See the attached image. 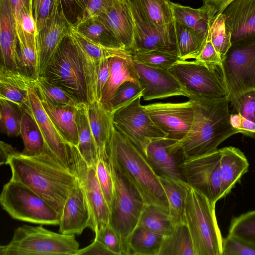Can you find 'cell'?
I'll return each mask as SVG.
<instances>
[{
  "label": "cell",
  "instance_id": "6da1fadb",
  "mask_svg": "<svg viewBox=\"0 0 255 255\" xmlns=\"http://www.w3.org/2000/svg\"><path fill=\"white\" fill-rule=\"evenodd\" d=\"M6 164L10 167L11 179L30 187L61 216L78 180L71 169L47 147L42 153L32 156L19 151L10 156Z\"/></svg>",
  "mask_w": 255,
  "mask_h": 255
},
{
  "label": "cell",
  "instance_id": "7a4b0ae2",
  "mask_svg": "<svg viewBox=\"0 0 255 255\" xmlns=\"http://www.w3.org/2000/svg\"><path fill=\"white\" fill-rule=\"evenodd\" d=\"M194 116L186 136L177 143L186 158L212 152L219 144L233 134L239 133L231 123L227 96L208 99L190 96Z\"/></svg>",
  "mask_w": 255,
  "mask_h": 255
},
{
  "label": "cell",
  "instance_id": "3957f363",
  "mask_svg": "<svg viewBox=\"0 0 255 255\" xmlns=\"http://www.w3.org/2000/svg\"><path fill=\"white\" fill-rule=\"evenodd\" d=\"M108 153L127 174L140 193L145 205L154 206L169 214L168 202L158 176L141 151L114 126Z\"/></svg>",
  "mask_w": 255,
  "mask_h": 255
},
{
  "label": "cell",
  "instance_id": "277c9868",
  "mask_svg": "<svg viewBox=\"0 0 255 255\" xmlns=\"http://www.w3.org/2000/svg\"><path fill=\"white\" fill-rule=\"evenodd\" d=\"M113 182L109 224L119 236L123 255H130L128 242L145 205L143 199L118 162L109 154Z\"/></svg>",
  "mask_w": 255,
  "mask_h": 255
},
{
  "label": "cell",
  "instance_id": "5b68a950",
  "mask_svg": "<svg viewBox=\"0 0 255 255\" xmlns=\"http://www.w3.org/2000/svg\"><path fill=\"white\" fill-rule=\"evenodd\" d=\"M215 205L188 184L184 219L194 255H222L223 238L217 221Z\"/></svg>",
  "mask_w": 255,
  "mask_h": 255
},
{
  "label": "cell",
  "instance_id": "8992f818",
  "mask_svg": "<svg viewBox=\"0 0 255 255\" xmlns=\"http://www.w3.org/2000/svg\"><path fill=\"white\" fill-rule=\"evenodd\" d=\"M42 225L18 227L10 242L0 246V255H74L79 249L75 235L57 233Z\"/></svg>",
  "mask_w": 255,
  "mask_h": 255
},
{
  "label": "cell",
  "instance_id": "52a82bcc",
  "mask_svg": "<svg viewBox=\"0 0 255 255\" xmlns=\"http://www.w3.org/2000/svg\"><path fill=\"white\" fill-rule=\"evenodd\" d=\"M2 209L13 219L45 225H59L60 216L46 201L23 183L10 179L0 195Z\"/></svg>",
  "mask_w": 255,
  "mask_h": 255
},
{
  "label": "cell",
  "instance_id": "ba28073f",
  "mask_svg": "<svg viewBox=\"0 0 255 255\" xmlns=\"http://www.w3.org/2000/svg\"><path fill=\"white\" fill-rule=\"evenodd\" d=\"M44 76L67 91L79 102L88 103L82 62L70 35L65 37L60 43Z\"/></svg>",
  "mask_w": 255,
  "mask_h": 255
},
{
  "label": "cell",
  "instance_id": "9c48e42d",
  "mask_svg": "<svg viewBox=\"0 0 255 255\" xmlns=\"http://www.w3.org/2000/svg\"><path fill=\"white\" fill-rule=\"evenodd\" d=\"M190 96L208 99L227 96L220 66H211L194 59L178 60L169 70Z\"/></svg>",
  "mask_w": 255,
  "mask_h": 255
},
{
  "label": "cell",
  "instance_id": "30bf717a",
  "mask_svg": "<svg viewBox=\"0 0 255 255\" xmlns=\"http://www.w3.org/2000/svg\"><path fill=\"white\" fill-rule=\"evenodd\" d=\"M220 68L230 100L255 89V38L232 44Z\"/></svg>",
  "mask_w": 255,
  "mask_h": 255
},
{
  "label": "cell",
  "instance_id": "8fae6325",
  "mask_svg": "<svg viewBox=\"0 0 255 255\" xmlns=\"http://www.w3.org/2000/svg\"><path fill=\"white\" fill-rule=\"evenodd\" d=\"M142 93L112 113L115 128L141 151L151 142L167 135L153 122L140 104Z\"/></svg>",
  "mask_w": 255,
  "mask_h": 255
},
{
  "label": "cell",
  "instance_id": "7c38bea8",
  "mask_svg": "<svg viewBox=\"0 0 255 255\" xmlns=\"http://www.w3.org/2000/svg\"><path fill=\"white\" fill-rule=\"evenodd\" d=\"M68 144L71 169L79 180L89 209V228L96 234L109 224L110 208L98 182L95 167L87 164L77 146Z\"/></svg>",
  "mask_w": 255,
  "mask_h": 255
},
{
  "label": "cell",
  "instance_id": "4fadbf2b",
  "mask_svg": "<svg viewBox=\"0 0 255 255\" xmlns=\"http://www.w3.org/2000/svg\"><path fill=\"white\" fill-rule=\"evenodd\" d=\"M221 149L187 158L181 164L182 174L192 188L216 204L220 200Z\"/></svg>",
  "mask_w": 255,
  "mask_h": 255
},
{
  "label": "cell",
  "instance_id": "5bb4252c",
  "mask_svg": "<svg viewBox=\"0 0 255 255\" xmlns=\"http://www.w3.org/2000/svg\"><path fill=\"white\" fill-rule=\"evenodd\" d=\"M142 106L154 124L167 135L166 138L178 141L187 134L194 116L191 99L183 102H157Z\"/></svg>",
  "mask_w": 255,
  "mask_h": 255
},
{
  "label": "cell",
  "instance_id": "9a60e30c",
  "mask_svg": "<svg viewBox=\"0 0 255 255\" xmlns=\"http://www.w3.org/2000/svg\"><path fill=\"white\" fill-rule=\"evenodd\" d=\"M128 1L134 26L132 54L151 50L177 52L174 29L165 30L157 27L147 17L138 0Z\"/></svg>",
  "mask_w": 255,
  "mask_h": 255
},
{
  "label": "cell",
  "instance_id": "2e32d148",
  "mask_svg": "<svg viewBox=\"0 0 255 255\" xmlns=\"http://www.w3.org/2000/svg\"><path fill=\"white\" fill-rule=\"evenodd\" d=\"M140 86L144 89V101L164 99L176 96L188 98V94L169 70L153 67L133 59Z\"/></svg>",
  "mask_w": 255,
  "mask_h": 255
},
{
  "label": "cell",
  "instance_id": "e0dca14e",
  "mask_svg": "<svg viewBox=\"0 0 255 255\" xmlns=\"http://www.w3.org/2000/svg\"><path fill=\"white\" fill-rule=\"evenodd\" d=\"M73 26L59 10L57 1L44 27L37 34L38 76H44L60 43Z\"/></svg>",
  "mask_w": 255,
  "mask_h": 255
},
{
  "label": "cell",
  "instance_id": "ac0fdd59",
  "mask_svg": "<svg viewBox=\"0 0 255 255\" xmlns=\"http://www.w3.org/2000/svg\"><path fill=\"white\" fill-rule=\"evenodd\" d=\"M142 153L158 176L185 182L180 166L186 157L176 141L166 137L154 140Z\"/></svg>",
  "mask_w": 255,
  "mask_h": 255
},
{
  "label": "cell",
  "instance_id": "d6986e66",
  "mask_svg": "<svg viewBox=\"0 0 255 255\" xmlns=\"http://www.w3.org/2000/svg\"><path fill=\"white\" fill-rule=\"evenodd\" d=\"M69 35L77 48L82 62L88 103L97 101L96 85L97 75L104 60L109 57V49L83 35L74 27Z\"/></svg>",
  "mask_w": 255,
  "mask_h": 255
},
{
  "label": "cell",
  "instance_id": "ffe728a7",
  "mask_svg": "<svg viewBox=\"0 0 255 255\" xmlns=\"http://www.w3.org/2000/svg\"><path fill=\"white\" fill-rule=\"evenodd\" d=\"M222 13L232 44L255 38V0H234Z\"/></svg>",
  "mask_w": 255,
  "mask_h": 255
},
{
  "label": "cell",
  "instance_id": "44dd1931",
  "mask_svg": "<svg viewBox=\"0 0 255 255\" xmlns=\"http://www.w3.org/2000/svg\"><path fill=\"white\" fill-rule=\"evenodd\" d=\"M33 83L28 90L29 105L42 133L46 147L71 169L68 143L61 137L45 112L34 88Z\"/></svg>",
  "mask_w": 255,
  "mask_h": 255
},
{
  "label": "cell",
  "instance_id": "7402d4cb",
  "mask_svg": "<svg viewBox=\"0 0 255 255\" xmlns=\"http://www.w3.org/2000/svg\"><path fill=\"white\" fill-rule=\"evenodd\" d=\"M90 224L89 209L78 179L60 216L59 232L65 235H79L90 227Z\"/></svg>",
  "mask_w": 255,
  "mask_h": 255
},
{
  "label": "cell",
  "instance_id": "603a6c76",
  "mask_svg": "<svg viewBox=\"0 0 255 255\" xmlns=\"http://www.w3.org/2000/svg\"><path fill=\"white\" fill-rule=\"evenodd\" d=\"M109 58L110 76L103 89L100 103L109 111V102L123 83L127 81L140 83L133 64L132 55L129 52L124 49H116Z\"/></svg>",
  "mask_w": 255,
  "mask_h": 255
},
{
  "label": "cell",
  "instance_id": "cb8c5ba5",
  "mask_svg": "<svg viewBox=\"0 0 255 255\" xmlns=\"http://www.w3.org/2000/svg\"><path fill=\"white\" fill-rule=\"evenodd\" d=\"M96 17L110 29L125 49L132 54L134 26L128 0H117L112 6Z\"/></svg>",
  "mask_w": 255,
  "mask_h": 255
},
{
  "label": "cell",
  "instance_id": "d4e9b609",
  "mask_svg": "<svg viewBox=\"0 0 255 255\" xmlns=\"http://www.w3.org/2000/svg\"><path fill=\"white\" fill-rule=\"evenodd\" d=\"M0 45L1 65L19 71L18 39L9 0L0 2Z\"/></svg>",
  "mask_w": 255,
  "mask_h": 255
},
{
  "label": "cell",
  "instance_id": "484cf974",
  "mask_svg": "<svg viewBox=\"0 0 255 255\" xmlns=\"http://www.w3.org/2000/svg\"><path fill=\"white\" fill-rule=\"evenodd\" d=\"M36 93L45 112L63 139L66 143L77 146L79 142L76 123L78 106L56 104L42 94Z\"/></svg>",
  "mask_w": 255,
  "mask_h": 255
},
{
  "label": "cell",
  "instance_id": "4316f807",
  "mask_svg": "<svg viewBox=\"0 0 255 255\" xmlns=\"http://www.w3.org/2000/svg\"><path fill=\"white\" fill-rule=\"evenodd\" d=\"M220 199L226 196L247 172L249 163L244 153L239 148L228 146L221 148Z\"/></svg>",
  "mask_w": 255,
  "mask_h": 255
},
{
  "label": "cell",
  "instance_id": "83f0119b",
  "mask_svg": "<svg viewBox=\"0 0 255 255\" xmlns=\"http://www.w3.org/2000/svg\"><path fill=\"white\" fill-rule=\"evenodd\" d=\"M90 128L97 146L99 158L109 159L108 148L114 127L112 113L97 101L87 104Z\"/></svg>",
  "mask_w": 255,
  "mask_h": 255
},
{
  "label": "cell",
  "instance_id": "f1b7e54d",
  "mask_svg": "<svg viewBox=\"0 0 255 255\" xmlns=\"http://www.w3.org/2000/svg\"><path fill=\"white\" fill-rule=\"evenodd\" d=\"M174 20L207 37L212 20L217 13L212 5L204 4L194 8L170 1Z\"/></svg>",
  "mask_w": 255,
  "mask_h": 255
},
{
  "label": "cell",
  "instance_id": "f546056e",
  "mask_svg": "<svg viewBox=\"0 0 255 255\" xmlns=\"http://www.w3.org/2000/svg\"><path fill=\"white\" fill-rule=\"evenodd\" d=\"M34 81L19 71L0 65V98L10 100L22 108L28 106V90Z\"/></svg>",
  "mask_w": 255,
  "mask_h": 255
},
{
  "label": "cell",
  "instance_id": "4dcf8cb0",
  "mask_svg": "<svg viewBox=\"0 0 255 255\" xmlns=\"http://www.w3.org/2000/svg\"><path fill=\"white\" fill-rule=\"evenodd\" d=\"M87 104L80 103L77 107L76 123L79 142L77 147L87 164L89 166L95 167L99 155L90 128Z\"/></svg>",
  "mask_w": 255,
  "mask_h": 255
},
{
  "label": "cell",
  "instance_id": "1f68e13d",
  "mask_svg": "<svg viewBox=\"0 0 255 255\" xmlns=\"http://www.w3.org/2000/svg\"><path fill=\"white\" fill-rule=\"evenodd\" d=\"M20 135L24 144V148L21 152L24 155L32 156L39 154L47 147L29 105L22 108Z\"/></svg>",
  "mask_w": 255,
  "mask_h": 255
},
{
  "label": "cell",
  "instance_id": "d6a6232c",
  "mask_svg": "<svg viewBox=\"0 0 255 255\" xmlns=\"http://www.w3.org/2000/svg\"><path fill=\"white\" fill-rule=\"evenodd\" d=\"M173 29L179 59H196L203 49L207 37H203L175 20L174 21Z\"/></svg>",
  "mask_w": 255,
  "mask_h": 255
},
{
  "label": "cell",
  "instance_id": "836d02e7",
  "mask_svg": "<svg viewBox=\"0 0 255 255\" xmlns=\"http://www.w3.org/2000/svg\"><path fill=\"white\" fill-rule=\"evenodd\" d=\"M169 207V215L177 223L185 222L184 210L188 184L179 179L159 176Z\"/></svg>",
  "mask_w": 255,
  "mask_h": 255
},
{
  "label": "cell",
  "instance_id": "e575fe53",
  "mask_svg": "<svg viewBox=\"0 0 255 255\" xmlns=\"http://www.w3.org/2000/svg\"><path fill=\"white\" fill-rule=\"evenodd\" d=\"M74 27L83 35L104 47L125 49L110 29L96 17L81 22Z\"/></svg>",
  "mask_w": 255,
  "mask_h": 255
},
{
  "label": "cell",
  "instance_id": "d590c367",
  "mask_svg": "<svg viewBox=\"0 0 255 255\" xmlns=\"http://www.w3.org/2000/svg\"><path fill=\"white\" fill-rule=\"evenodd\" d=\"M158 255H194L190 233L185 222L177 224L172 232L164 236Z\"/></svg>",
  "mask_w": 255,
  "mask_h": 255
},
{
  "label": "cell",
  "instance_id": "8d00e7d4",
  "mask_svg": "<svg viewBox=\"0 0 255 255\" xmlns=\"http://www.w3.org/2000/svg\"><path fill=\"white\" fill-rule=\"evenodd\" d=\"M177 224L169 214L154 206L145 205L137 226L166 236L172 232Z\"/></svg>",
  "mask_w": 255,
  "mask_h": 255
},
{
  "label": "cell",
  "instance_id": "74e56055",
  "mask_svg": "<svg viewBox=\"0 0 255 255\" xmlns=\"http://www.w3.org/2000/svg\"><path fill=\"white\" fill-rule=\"evenodd\" d=\"M164 236L137 226L128 242L130 255H158Z\"/></svg>",
  "mask_w": 255,
  "mask_h": 255
},
{
  "label": "cell",
  "instance_id": "f35d334b",
  "mask_svg": "<svg viewBox=\"0 0 255 255\" xmlns=\"http://www.w3.org/2000/svg\"><path fill=\"white\" fill-rule=\"evenodd\" d=\"M138 0L147 17L156 26L173 30L174 20L169 0Z\"/></svg>",
  "mask_w": 255,
  "mask_h": 255
},
{
  "label": "cell",
  "instance_id": "ab89813d",
  "mask_svg": "<svg viewBox=\"0 0 255 255\" xmlns=\"http://www.w3.org/2000/svg\"><path fill=\"white\" fill-rule=\"evenodd\" d=\"M1 131L8 136L20 135L22 108L4 98H0Z\"/></svg>",
  "mask_w": 255,
  "mask_h": 255
},
{
  "label": "cell",
  "instance_id": "60d3db41",
  "mask_svg": "<svg viewBox=\"0 0 255 255\" xmlns=\"http://www.w3.org/2000/svg\"><path fill=\"white\" fill-rule=\"evenodd\" d=\"M132 55L133 59L139 63L167 70L180 60L177 52L159 50L136 51Z\"/></svg>",
  "mask_w": 255,
  "mask_h": 255
},
{
  "label": "cell",
  "instance_id": "b9f144b4",
  "mask_svg": "<svg viewBox=\"0 0 255 255\" xmlns=\"http://www.w3.org/2000/svg\"><path fill=\"white\" fill-rule=\"evenodd\" d=\"M35 91L43 95L51 102L62 105L77 106L80 103L67 91L48 80L44 76H39L34 81Z\"/></svg>",
  "mask_w": 255,
  "mask_h": 255
},
{
  "label": "cell",
  "instance_id": "7bdbcfd3",
  "mask_svg": "<svg viewBox=\"0 0 255 255\" xmlns=\"http://www.w3.org/2000/svg\"><path fill=\"white\" fill-rule=\"evenodd\" d=\"M226 17L217 13L214 17L209 29V36L213 46L222 59L232 45L231 33L225 26Z\"/></svg>",
  "mask_w": 255,
  "mask_h": 255
},
{
  "label": "cell",
  "instance_id": "ee69618b",
  "mask_svg": "<svg viewBox=\"0 0 255 255\" xmlns=\"http://www.w3.org/2000/svg\"><path fill=\"white\" fill-rule=\"evenodd\" d=\"M228 235L255 243V210L234 218L230 226Z\"/></svg>",
  "mask_w": 255,
  "mask_h": 255
},
{
  "label": "cell",
  "instance_id": "f6af8a7d",
  "mask_svg": "<svg viewBox=\"0 0 255 255\" xmlns=\"http://www.w3.org/2000/svg\"><path fill=\"white\" fill-rule=\"evenodd\" d=\"M230 103L235 113L255 123V89L236 96L230 100Z\"/></svg>",
  "mask_w": 255,
  "mask_h": 255
},
{
  "label": "cell",
  "instance_id": "bcb514c9",
  "mask_svg": "<svg viewBox=\"0 0 255 255\" xmlns=\"http://www.w3.org/2000/svg\"><path fill=\"white\" fill-rule=\"evenodd\" d=\"M143 88L140 84L127 81L118 88L109 104V110L111 113L127 104L142 93Z\"/></svg>",
  "mask_w": 255,
  "mask_h": 255
},
{
  "label": "cell",
  "instance_id": "7dc6e473",
  "mask_svg": "<svg viewBox=\"0 0 255 255\" xmlns=\"http://www.w3.org/2000/svg\"><path fill=\"white\" fill-rule=\"evenodd\" d=\"M58 7L69 23L75 27L84 17L89 0H57Z\"/></svg>",
  "mask_w": 255,
  "mask_h": 255
},
{
  "label": "cell",
  "instance_id": "c3c4849f",
  "mask_svg": "<svg viewBox=\"0 0 255 255\" xmlns=\"http://www.w3.org/2000/svg\"><path fill=\"white\" fill-rule=\"evenodd\" d=\"M222 255H255V243L228 235L223 240Z\"/></svg>",
  "mask_w": 255,
  "mask_h": 255
},
{
  "label": "cell",
  "instance_id": "681fc988",
  "mask_svg": "<svg viewBox=\"0 0 255 255\" xmlns=\"http://www.w3.org/2000/svg\"><path fill=\"white\" fill-rule=\"evenodd\" d=\"M95 170L100 186L110 208L113 194V182L109 159L99 158Z\"/></svg>",
  "mask_w": 255,
  "mask_h": 255
},
{
  "label": "cell",
  "instance_id": "f907efd6",
  "mask_svg": "<svg viewBox=\"0 0 255 255\" xmlns=\"http://www.w3.org/2000/svg\"><path fill=\"white\" fill-rule=\"evenodd\" d=\"M57 0H32V11L37 33L45 26Z\"/></svg>",
  "mask_w": 255,
  "mask_h": 255
},
{
  "label": "cell",
  "instance_id": "816d5d0a",
  "mask_svg": "<svg viewBox=\"0 0 255 255\" xmlns=\"http://www.w3.org/2000/svg\"><path fill=\"white\" fill-rule=\"evenodd\" d=\"M95 238L116 255H123L120 239L115 231L109 224L101 228L95 234Z\"/></svg>",
  "mask_w": 255,
  "mask_h": 255
},
{
  "label": "cell",
  "instance_id": "f5cc1de1",
  "mask_svg": "<svg viewBox=\"0 0 255 255\" xmlns=\"http://www.w3.org/2000/svg\"><path fill=\"white\" fill-rule=\"evenodd\" d=\"M195 59L201 61L209 66L221 67V58L213 46L209 33L203 49Z\"/></svg>",
  "mask_w": 255,
  "mask_h": 255
},
{
  "label": "cell",
  "instance_id": "db71d44e",
  "mask_svg": "<svg viewBox=\"0 0 255 255\" xmlns=\"http://www.w3.org/2000/svg\"><path fill=\"white\" fill-rule=\"evenodd\" d=\"M117 0H89L81 22L95 17L112 6Z\"/></svg>",
  "mask_w": 255,
  "mask_h": 255
},
{
  "label": "cell",
  "instance_id": "11a10c76",
  "mask_svg": "<svg viewBox=\"0 0 255 255\" xmlns=\"http://www.w3.org/2000/svg\"><path fill=\"white\" fill-rule=\"evenodd\" d=\"M231 123L239 133L255 137V123L248 120L238 114H231Z\"/></svg>",
  "mask_w": 255,
  "mask_h": 255
},
{
  "label": "cell",
  "instance_id": "9f6ffc18",
  "mask_svg": "<svg viewBox=\"0 0 255 255\" xmlns=\"http://www.w3.org/2000/svg\"><path fill=\"white\" fill-rule=\"evenodd\" d=\"M110 76V63L109 57L102 62L99 69L96 85L97 101L100 102L103 89Z\"/></svg>",
  "mask_w": 255,
  "mask_h": 255
},
{
  "label": "cell",
  "instance_id": "6f0895ef",
  "mask_svg": "<svg viewBox=\"0 0 255 255\" xmlns=\"http://www.w3.org/2000/svg\"><path fill=\"white\" fill-rule=\"evenodd\" d=\"M116 255L113 252L109 250L102 243L94 239V241L88 246L78 250L74 255Z\"/></svg>",
  "mask_w": 255,
  "mask_h": 255
},
{
  "label": "cell",
  "instance_id": "680465c9",
  "mask_svg": "<svg viewBox=\"0 0 255 255\" xmlns=\"http://www.w3.org/2000/svg\"><path fill=\"white\" fill-rule=\"evenodd\" d=\"M11 6V9L13 15L14 24L17 22L19 18V14L22 6H28L32 0H9Z\"/></svg>",
  "mask_w": 255,
  "mask_h": 255
},
{
  "label": "cell",
  "instance_id": "91938a15",
  "mask_svg": "<svg viewBox=\"0 0 255 255\" xmlns=\"http://www.w3.org/2000/svg\"><path fill=\"white\" fill-rule=\"evenodd\" d=\"M0 165L6 164L8 158L11 155L18 152L19 151L11 145L0 141Z\"/></svg>",
  "mask_w": 255,
  "mask_h": 255
},
{
  "label": "cell",
  "instance_id": "94428289",
  "mask_svg": "<svg viewBox=\"0 0 255 255\" xmlns=\"http://www.w3.org/2000/svg\"><path fill=\"white\" fill-rule=\"evenodd\" d=\"M204 4H208L213 6L217 11V13H222L224 9L234 0H200Z\"/></svg>",
  "mask_w": 255,
  "mask_h": 255
},
{
  "label": "cell",
  "instance_id": "6125c7cd",
  "mask_svg": "<svg viewBox=\"0 0 255 255\" xmlns=\"http://www.w3.org/2000/svg\"></svg>",
  "mask_w": 255,
  "mask_h": 255
}]
</instances>
